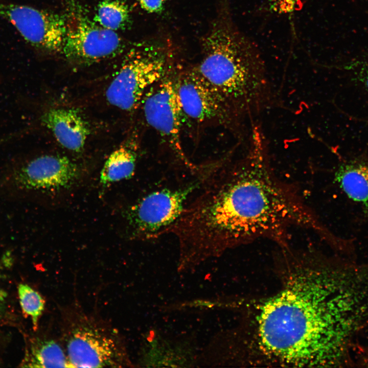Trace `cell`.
I'll return each mask as SVG.
<instances>
[{
  "instance_id": "15",
  "label": "cell",
  "mask_w": 368,
  "mask_h": 368,
  "mask_svg": "<svg viewBox=\"0 0 368 368\" xmlns=\"http://www.w3.org/2000/svg\"><path fill=\"white\" fill-rule=\"evenodd\" d=\"M22 367H72L61 346L52 339H37L30 346Z\"/></svg>"
},
{
  "instance_id": "4",
  "label": "cell",
  "mask_w": 368,
  "mask_h": 368,
  "mask_svg": "<svg viewBox=\"0 0 368 368\" xmlns=\"http://www.w3.org/2000/svg\"><path fill=\"white\" fill-rule=\"evenodd\" d=\"M64 340L72 367H118L126 364L117 332L85 314L76 313L68 318Z\"/></svg>"
},
{
  "instance_id": "1",
  "label": "cell",
  "mask_w": 368,
  "mask_h": 368,
  "mask_svg": "<svg viewBox=\"0 0 368 368\" xmlns=\"http://www.w3.org/2000/svg\"><path fill=\"white\" fill-rule=\"evenodd\" d=\"M169 233L181 256L195 261L260 238L288 243L289 229H309L320 237L329 231L294 189L275 176L267 141L257 124L243 154L204 174Z\"/></svg>"
},
{
  "instance_id": "19",
  "label": "cell",
  "mask_w": 368,
  "mask_h": 368,
  "mask_svg": "<svg viewBox=\"0 0 368 368\" xmlns=\"http://www.w3.org/2000/svg\"><path fill=\"white\" fill-rule=\"evenodd\" d=\"M141 8L146 12L153 13L161 11L166 0H137Z\"/></svg>"
},
{
  "instance_id": "11",
  "label": "cell",
  "mask_w": 368,
  "mask_h": 368,
  "mask_svg": "<svg viewBox=\"0 0 368 368\" xmlns=\"http://www.w3.org/2000/svg\"><path fill=\"white\" fill-rule=\"evenodd\" d=\"M15 182L28 190L68 188L79 175L77 165L66 156L43 155L23 164L14 172Z\"/></svg>"
},
{
  "instance_id": "5",
  "label": "cell",
  "mask_w": 368,
  "mask_h": 368,
  "mask_svg": "<svg viewBox=\"0 0 368 368\" xmlns=\"http://www.w3.org/2000/svg\"><path fill=\"white\" fill-rule=\"evenodd\" d=\"M168 61L164 50L155 46L134 50L109 84L107 102L125 111L135 110L147 90L168 73Z\"/></svg>"
},
{
  "instance_id": "8",
  "label": "cell",
  "mask_w": 368,
  "mask_h": 368,
  "mask_svg": "<svg viewBox=\"0 0 368 368\" xmlns=\"http://www.w3.org/2000/svg\"><path fill=\"white\" fill-rule=\"evenodd\" d=\"M146 123L159 135L175 157L192 172L198 168L187 157L182 148L181 132L184 116L175 84V77L168 73L151 87L141 102Z\"/></svg>"
},
{
  "instance_id": "14",
  "label": "cell",
  "mask_w": 368,
  "mask_h": 368,
  "mask_svg": "<svg viewBox=\"0 0 368 368\" xmlns=\"http://www.w3.org/2000/svg\"><path fill=\"white\" fill-rule=\"evenodd\" d=\"M135 142L128 141L113 151L100 173V181L104 186L130 178L134 173L137 160Z\"/></svg>"
},
{
  "instance_id": "13",
  "label": "cell",
  "mask_w": 368,
  "mask_h": 368,
  "mask_svg": "<svg viewBox=\"0 0 368 368\" xmlns=\"http://www.w3.org/2000/svg\"><path fill=\"white\" fill-rule=\"evenodd\" d=\"M334 180L347 196L368 214V164L341 165L335 173Z\"/></svg>"
},
{
  "instance_id": "6",
  "label": "cell",
  "mask_w": 368,
  "mask_h": 368,
  "mask_svg": "<svg viewBox=\"0 0 368 368\" xmlns=\"http://www.w3.org/2000/svg\"><path fill=\"white\" fill-rule=\"evenodd\" d=\"M201 181L199 176L197 181L184 187L156 190L132 205L127 214L132 236L148 240L168 234Z\"/></svg>"
},
{
  "instance_id": "16",
  "label": "cell",
  "mask_w": 368,
  "mask_h": 368,
  "mask_svg": "<svg viewBox=\"0 0 368 368\" xmlns=\"http://www.w3.org/2000/svg\"><path fill=\"white\" fill-rule=\"evenodd\" d=\"M129 17L128 7L121 0L102 1L96 15V20L101 26L114 31L124 28Z\"/></svg>"
},
{
  "instance_id": "10",
  "label": "cell",
  "mask_w": 368,
  "mask_h": 368,
  "mask_svg": "<svg viewBox=\"0 0 368 368\" xmlns=\"http://www.w3.org/2000/svg\"><path fill=\"white\" fill-rule=\"evenodd\" d=\"M66 20V32L61 53L77 63H90L113 56L121 48V39L114 31L75 14Z\"/></svg>"
},
{
  "instance_id": "12",
  "label": "cell",
  "mask_w": 368,
  "mask_h": 368,
  "mask_svg": "<svg viewBox=\"0 0 368 368\" xmlns=\"http://www.w3.org/2000/svg\"><path fill=\"white\" fill-rule=\"evenodd\" d=\"M41 124L53 134L65 148L80 152L89 134L88 123L82 114L72 108H50L40 117Z\"/></svg>"
},
{
  "instance_id": "17",
  "label": "cell",
  "mask_w": 368,
  "mask_h": 368,
  "mask_svg": "<svg viewBox=\"0 0 368 368\" xmlns=\"http://www.w3.org/2000/svg\"><path fill=\"white\" fill-rule=\"evenodd\" d=\"M17 291L22 311L31 317L33 329L36 330L44 309L45 301L38 291L26 284H19Z\"/></svg>"
},
{
  "instance_id": "2",
  "label": "cell",
  "mask_w": 368,
  "mask_h": 368,
  "mask_svg": "<svg viewBox=\"0 0 368 368\" xmlns=\"http://www.w3.org/2000/svg\"><path fill=\"white\" fill-rule=\"evenodd\" d=\"M279 289L249 298L243 327V362L249 366L311 367L328 362L333 347L332 284L314 249L279 246Z\"/></svg>"
},
{
  "instance_id": "9",
  "label": "cell",
  "mask_w": 368,
  "mask_h": 368,
  "mask_svg": "<svg viewBox=\"0 0 368 368\" xmlns=\"http://www.w3.org/2000/svg\"><path fill=\"white\" fill-rule=\"evenodd\" d=\"M0 17L34 49L61 53L66 32V20L62 17L31 6L9 3H0Z\"/></svg>"
},
{
  "instance_id": "7",
  "label": "cell",
  "mask_w": 368,
  "mask_h": 368,
  "mask_svg": "<svg viewBox=\"0 0 368 368\" xmlns=\"http://www.w3.org/2000/svg\"><path fill=\"white\" fill-rule=\"evenodd\" d=\"M175 84L185 121L220 125L237 132L243 128L226 98L193 68L176 76Z\"/></svg>"
},
{
  "instance_id": "21",
  "label": "cell",
  "mask_w": 368,
  "mask_h": 368,
  "mask_svg": "<svg viewBox=\"0 0 368 368\" xmlns=\"http://www.w3.org/2000/svg\"><path fill=\"white\" fill-rule=\"evenodd\" d=\"M3 295H2V294H1V293L0 292V307H1V305H2V302H3Z\"/></svg>"
},
{
  "instance_id": "3",
  "label": "cell",
  "mask_w": 368,
  "mask_h": 368,
  "mask_svg": "<svg viewBox=\"0 0 368 368\" xmlns=\"http://www.w3.org/2000/svg\"><path fill=\"white\" fill-rule=\"evenodd\" d=\"M202 57L193 68L228 101L243 126L271 106L272 94L262 55L224 10L202 41Z\"/></svg>"
},
{
  "instance_id": "18",
  "label": "cell",
  "mask_w": 368,
  "mask_h": 368,
  "mask_svg": "<svg viewBox=\"0 0 368 368\" xmlns=\"http://www.w3.org/2000/svg\"><path fill=\"white\" fill-rule=\"evenodd\" d=\"M269 8L279 13H290L297 8L301 0H267Z\"/></svg>"
},
{
  "instance_id": "20",
  "label": "cell",
  "mask_w": 368,
  "mask_h": 368,
  "mask_svg": "<svg viewBox=\"0 0 368 368\" xmlns=\"http://www.w3.org/2000/svg\"><path fill=\"white\" fill-rule=\"evenodd\" d=\"M365 84L366 87L368 88V67L365 75Z\"/></svg>"
}]
</instances>
